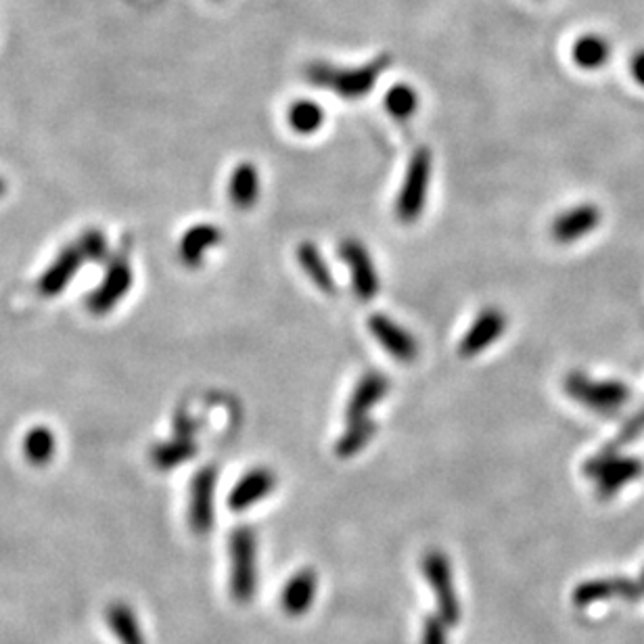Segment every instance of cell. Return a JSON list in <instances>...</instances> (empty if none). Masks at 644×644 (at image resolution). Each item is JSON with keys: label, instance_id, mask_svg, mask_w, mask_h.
Returning <instances> with one entry per match:
<instances>
[{"label": "cell", "instance_id": "obj_1", "mask_svg": "<svg viewBox=\"0 0 644 644\" xmlns=\"http://www.w3.org/2000/svg\"><path fill=\"white\" fill-rule=\"evenodd\" d=\"M391 65L389 55H379L360 67H335L325 61L308 65L306 78L320 88H327L343 99H362L375 88L381 74Z\"/></svg>", "mask_w": 644, "mask_h": 644}, {"label": "cell", "instance_id": "obj_2", "mask_svg": "<svg viewBox=\"0 0 644 644\" xmlns=\"http://www.w3.org/2000/svg\"><path fill=\"white\" fill-rule=\"evenodd\" d=\"M565 394L601 417H615L632 400L630 385L615 379H594L584 371H571L563 381Z\"/></svg>", "mask_w": 644, "mask_h": 644}, {"label": "cell", "instance_id": "obj_23", "mask_svg": "<svg viewBox=\"0 0 644 644\" xmlns=\"http://www.w3.org/2000/svg\"><path fill=\"white\" fill-rule=\"evenodd\" d=\"M107 619L113 634L118 636L120 644H145V636L141 626H138L136 615L124 603H113L107 609Z\"/></svg>", "mask_w": 644, "mask_h": 644}, {"label": "cell", "instance_id": "obj_20", "mask_svg": "<svg viewBox=\"0 0 644 644\" xmlns=\"http://www.w3.org/2000/svg\"><path fill=\"white\" fill-rule=\"evenodd\" d=\"M130 283H132V274H130L128 262L126 260H118V262H115L111 266L105 285L95 295V308L99 312L109 310L115 302H118V299H122L128 293Z\"/></svg>", "mask_w": 644, "mask_h": 644}, {"label": "cell", "instance_id": "obj_14", "mask_svg": "<svg viewBox=\"0 0 644 644\" xmlns=\"http://www.w3.org/2000/svg\"><path fill=\"white\" fill-rule=\"evenodd\" d=\"M222 237H224L222 230L216 224L203 222V224L191 226L187 233L182 235L180 245H178L182 264L189 266V268H199L207 253L222 243Z\"/></svg>", "mask_w": 644, "mask_h": 644}, {"label": "cell", "instance_id": "obj_13", "mask_svg": "<svg viewBox=\"0 0 644 644\" xmlns=\"http://www.w3.org/2000/svg\"><path fill=\"white\" fill-rule=\"evenodd\" d=\"M276 473L266 467H256L247 471L237 483L233 492L228 496V509L233 513H243L251 509L253 504L262 502L266 496H270L276 488Z\"/></svg>", "mask_w": 644, "mask_h": 644}, {"label": "cell", "instance_id": "obj_22", "mask_svg": "<svg viewBox=\"0 0 644 644\" xmlns=\"http://www.w3.org/2000/svg\"><path fill=\"white\" fill-rule=\"evenodd\" d=\"M419 103H421L419 92L408 82H396L383 97L385 111L391 115V118H396L400 122L410 120L412 115L419 111Z\"/></svg>", "mask_w": 644, "mask_h": 644}, {"label": "cell", "instance_id": "obj_10", "mask_svg": "<svg viewBox=\"0 0 644 644\" xmlns=\"http://www.w3.org/2000/svg\"><path fill=\"white\" fill-rule=\"evenodd\" d=\"M216 467L199 469L189 488V525L195 534H210L214 525V494H216Z\"/></svg>", "mask_w": 644, "mask_h": 644}, {"label": "cell", "instance_id": "obj_8", "mask_svg": "<svg viewBox=\"0 0 644 644\" xmlns=\"http://www.w3.org/2000/svg\"><path fill=\"white\" fill-rule=\"evenodd\" d=\"M389 379L379 371H368L352 389L348 406H345V425L373 423L371 412L389 394Z\"/></svg>", "mask_w": 644, "mask_h": 644}, {"label": "cell", "instance_id": "obj_17", "mask_svg": "<svg viewBox=\"0 0 644 644\" xmlns=\"http://www.w3.org/2000/svg\"><path fill=\"white\" fill-rule=\"evenodd\" d=\"M297 262L306 272L308 279L316 285L318 291L327 293V295L335 293V279L331 274V268H329L327 260L322 258L320 249L314 243L306 241L297 247Z\"/></svg>", "mask_w": 644, "mask_h": 644}, {"label": "cell", "instance_id": "obj_4", "mask_svg": "<svg viewBox=\"0 0 644 644\" xmlns=\"http://www.w3.org/2000/svg\"><path fill=\"white\" fill-rule=\"evenodd\" d=\"M431 172H433L431 151L427 147L414 151V155L408 161V168L396 199V216L402 224H414L423 216L429 199Z\"/></svg>", "mask_w": 644, "mask_h": 644}, {"label": "cell", "instance_id": "obj_9", "mask_svg": "<svg viewBox=\"0 0 644 644\" xmlns=\"http://www.w3.org/2000/svg\"><path fill=\"white\" fill-rule=\"evenodd\" d=\"M509 327V316H506L500 308H483L475 320L471 322V327L467 333L460 339L458 352L463 358H475L481 352H486L488 348L502 337V333Z\"/></svg>", "mask_w": 644, "mask_h": 644}, {"label": "cell", "instance_id": "obj_27", "mask_svg": "<svg viewBox=\"0 0 644 644\" xmlns=\"http://www.w3.org/2000/svg\"><path fill=\"white\" fill-rule=\"evenodd\" d=\"M630 74H632L634 82L644 88V49L634 53V57L630 61Z\"/></svg>", "mask_w": 644, "mask_h": 644}, {"label": "cell", "instance_id": "obj_6", "mask_svg": "<svg viewBox=\"0 0 644 644\" xmlns=\"http://www.w3.org/2000/svg\"><path fill=\"white\" fill-rule=\"evenodd\" d=\"M423 573L433 588V594L437 598V605H440V613L446 624L454 626L460 617V605L458 596L452 582V567L448 557L442 550H429L423 557Z\"/></svg>", "mask_w": 644, "mask_h": 644}, {"label": "cell", "instance_id": "obj_26", "mask_svg": "<svg viewBox=\"0 0 644 644\" xmlns=\"http://www.w3.org/2000/svg\"><path fill=\"white\" fill-rule=\"evenodd\" d=\"M423 644H448L446 621L442 617H429L425 621Z\"/></svg>", "mask_w": 644, "mask_h": 644}, {"label": "cell", "instance_id": "obj_16", "mask_svg": "<svg viewBox=\"0 0 644 644\" xmlns=\"http://www.w3.org/2000/svg\"><path fill=\"white\" fill-rule=\"evenodd\" d=\"M316 588H318V578L314 569L297 571L283 588V594H281L283 611L291 617L308 613L316 598Z\"/></svg>", "mask_w": 644, "mask_h": 644}, {"label": "cell", "instance_id": "obj_21", "mask_svg": "<svg viewBox=\"0 0 644 644\" xmlns=\"http://www.w3.org/2000/svg\"><path fill=\"white\" fill-rule=\"evenodd\" d=\"M195 454H197V444H195L193 437H178L176 435L174 440L153 448L151 460L157 469L168 471V469H174L182 463H187V460H191Z\"/></svg>", "mask_w": 644, "mask_h": 644}, {"label": "cell", "instance_id": "obj_3", "mask_svg": "<svg viewBox=\"0 0 644 644\" xmlns=\"http://www.w3.org/2000/svg\"><path fill=\"white\" fill-rule=\"evenodd\" d=\"M644 471V463L636 456L621 454V450H613L603 446L596 454H592L584 463V475L596 481L598 496L611 498L628 483L636 481Z\"/></svg>", "mask_w": 644, "mask_h": 644}, {"label": "cell", "instance_id": "obj_7", "mask_svg": "<svg viewBox=\"0 0 644 644\" xmlns=\"http://www.w3.org/2000/svg\"><path fill=\"white\" fill-rule=\"evenodd\" d=\"M339 256L348 264L354 293L362 302H371L379 295V274L371 251L358 239H343L339 243Z\"/></svg>", "mask_w": 644, "mask_h": 644}, {"label": "cell", "instance_id": "obj_15", "mask_svg": "<svg viewBox=\"0 0 644 644\" xmlns=\"http://www.w3.org/2000/svg\"><path fill=\"white\" fill-rule=\"evenodd\" d=\"M260 189L262 180L258 166H253L251 161H241L239 166H235L228 180V199L233 203L235 210L247 212L251 207H256L260 199Z\"/></svg>", "mask_w": 644, "mask_h": 644}, {"label": "cell", "instance_id": "obj_18", "mask_svg": "<svg viewBox=\"0 0 644 644\" xmlns=\"http://www.w3.org/2000/svg\"><path fill=\"white\" fill-rule=\"evenodd\" d=\"M571 59L582 69H598L611 59V44L601 34H584L571 46Z\"/></svg>", "mask_w": 644, "mask_h": 644}, {"label": "cell", "instance_id": "obj_24", "mask_svg": "<svg viewBox=\"0 0 644 644\" xmlns=\"http://www.w3.org/2000/svg\"><path fill=\"white\" fill-rule=\"evenodd\" d=\"M377 433V425L364 423V425H345V431L339 435L335 442V454L339 458H352L358 452H362Z\"/></svg>", "mask_w": 644, "mask_h": 644}, {"label": "cell", "instance_id": "obj_12", "mask_svg": "<svg viewBox=\"0 0 644 644\" xmlns=\"http://www.w3.org/2000/svg\"><path fill=\"white\" fill-rule=\"evenodd\" d=\"M601 210L594 203H580L569 207L563 214H559L550 224V237L561 245H569L584 239L586 235L594 233L601 224Z\"/></svg>", "mask_w": 644, "mask_h": 644}, {"label": "cell", "instance_id": "obj_11", "mask_svg": "<svg viewBox=\"0 0 644 644\" xmlns=\"http://www.w3.org/2000/svg\"><path fill=\"white\" fill-rule=\"evenodd\" d=\"M368 331L377 339L381 348L398 362L410 364L419 358V341L408 329L394 318H389L385 314H373L368 318Z\"/></svg>", "mask_w": 644, "mask_h": 644}, {"label": "cell", "instance_id": "obj_25", "mask_svg": "<svg viewBox=\"0 0 644 644\" xmlns=\"http://www.w3.org/2000/svg\"><path fill=\"white\" fill-rule=\"evenodd\" d=\"M642 433H644V406L640 410H636L632 417L619 427L617 435L613 437V442L607 446L613 450H621L624 446L632 444L634 440H638Z\"/></svg>", "mask_w": 644, "mask_h": 644}, {"label": "cell", "instance_id": "obj_5", "mask_svg": "<svg viewBox=\"0 0 644 644\" xmlns=\"http://www.w3.org/2000/svg\"><path fill=\"white\" fill-rule=\"evenodd\" d=\"M258 588V540L249 527L230 536V592L235 601L247 603Z\"/></svg>", "mask_w": 644, "mask_h": 644}, {"label": "cell", "instance_id": "obj_19", "mask_svg": "<svg viewBox=\"0 0 644 644\" xmlns=\"http://www.w3.org/2000/svg\"><path fill=\"white\" fill-rule=\"evenodd\" d=\"M325 109H322L314 99H297L287 109V124L293 132L310 136L316 134L325 126Z\"/></svg>", "mask_w": 644, "mask_h": 644}]
</instances>
